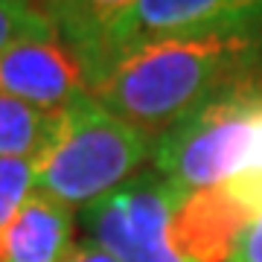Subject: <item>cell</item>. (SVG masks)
<instances>
[{"label":"cell","mask_w":262,"mask_h":262,"mask_svg":"<svg viewBox=\"0 0 262 262\" xmlns=\"http://www.w3.org/2000/svg\"><path fill=\"white\" fill-rule=\"evenodd\" d=\"M259 70L262 32L163 38L120 58L91 96L134 128L163 134Z\"/></svg>","instance_id":"obj_1"},{"label":"cell","mask_w":262,"mask_h":262,"mask_svg":"<svg viewBox=\"0 0 262 262\" xmlns=\"http://www.w3.org/2000/svg\"><path fill=\"white\" fill-rule=\"evenodd\" d=\"M155 137L114 117L91 91L58 111V128L47 151L32 163L35 189L64 207H88L114 192L151 160Z\"/></svg>","instance_id":"obj_2"},{"label":"cell","mask_w":262,"mask_h":262,"mask_svg":"<svg viewBox=\"0 0 262 262\" xmlns=\"http://www.w3.org/2000/svg\"><path fill=\"white\" fill-rule=\"evenodd\" d=\"M262 122V79L219 94L151 143V169L184 192L225 187L248 172Z\"/></svg>","instance_id":"obj_3"},{"label":"cell","mask_w":262,"mask_h":262,"mask_svg":"<svg viewBox=\"0 0 262 262\" xmlns=\"http://www.w3.org/2000/svg\"><path fill=\"white\" fill-rule=\"evenodd\" d=\"M184 195L178 184L155 169L137 172L114 192L82 207V225L91 242L117 262H187L169 236L172 215Z\"/></svg>","instance_id":"obj_4"},{"label":"cell","mask_w":262,"mask_h":262,"mask_svg":"<svg viewBox=\"0 0 262 262\" xmlns=\"http://www.w3.org/2000/svg\"><path fill=\"white\" fill-rule=\"evenodd\" d=\"M215 32H262V0H137L105 41L91 88L102 82L120 58L146 44Z\"/></svg>","instance_id":"obj_5"},{"label":"cell","mask_w":262,"mask_h":262,"mask_svg":"<svg viewBox=\"0 0 262 262\" xmlns=\"http://www.w3.org/2000/svg\"><path fill=\"white\" fill-rule=\"evenodd\" d=\"M79 58L58 41H24L0 53V94L38 111L58 114L88 94Z\"/></svg>","instance_id":"obj_6"},{"label":"cell","mask_w":262,"mask_h":262,"mask_svg":"<svg viewBox=\"0 0 262 262\" xmlns=\"http://www.w3.org/2000/svg\"><path fill=\"white\" fill-rule=\"evenodd\" d=\"M253 210L225 187L192 189L181 198L169 236L187 262H230Z\"/></svg>","instance_id":"obj_7"},{"label":"cell","mask_w":262,"mask_h":262,"mask_svg":"<svg viewBox=\"0 0 262 262\" xmlns=\"http://www.w3.org/2000/svg\"><path fill=\"white\" fill-rule=\"evenodd\" d=\"M73 251V210L32 189L0 233L3 262H64Z\"/></svg>","instance_id":"obj_8"},{"label":"cell","mask_w":262,"mask_h":262,"mask_svg":"<svg viewBox=\"0 0 262 262\" xmlns=\"http://www.w3.org/2000/svg\"><path fill=\"white\" fill-rule=\"evenodd\" d=\"M134 3L137 0H44L41 3L58 41L79 58L88 88L108 35L131 12Z\"/></svg>","instance_id":"obj_9"},{"label":"cell","mask_w":262,"mask_h":262,"mask_svg":"<svg viewBox=\"0 0 262 262\" xmlns=\"http://www.w3.org/2000/svg\"><path fill=\"white\" fill-rule=\"evenodd\" d=\"M58 114L38 111L27 102L0 94V158L35 163L53 143Z\"/></svg>","instance_id":"obj_10"},{"label":"cell","mask_w":262,"mask_h":262,"mask_svg":"<svg viewBox=\"0 0 262 262\" xmlns=\"http://www.w3.org/2000/svg\"><path fill=\"white\" fill-rule=\"evenodd\" d=\"M58 38L47 12L35 0H0V53L24 41Z\"/></svg>","instance_id":"obj_11"},{"label":"cell","mask_w":262,"mask_h":262,"mask_svg":"<svg viewBox=\"0 0 262 262\" xmlns=\"http://www.w3.org/2000/svg\"><path fill=\"white\" fill-rule=\"evenodd\" d=\"M35 189V169L32 160L0 158V233L6 230L15 213Z\"/></svg>","instance_id":"obj_12"},{"label":"cell","mask_w":262,"mask_h":262,"mask_svg":"<svg viewBox=\"0 0 262 262\" xmlns=\"http://www.w3.org/2000/svg\"><path fill=\"white\" fill-rule=\"evenodd\" d=\"M230 262H262V210L253 213V219L242 230Z\"/></svg>","instance_id":"obj_13"},{"label":"cell","mask_w":262,"mask_h":262,"mask_svg":"<svg viewBox=\"0 0 262 262\" xmlns=\"http://www.w3.org/2000/svg\"><path fill=\"white\" fill-rule=\"evenodd\" d=\"M64 262H117L108 251H102L96 242H82L73 245V251L67 253Z\"/></svg>","instance_id":"obj_14"}]
</instances>
